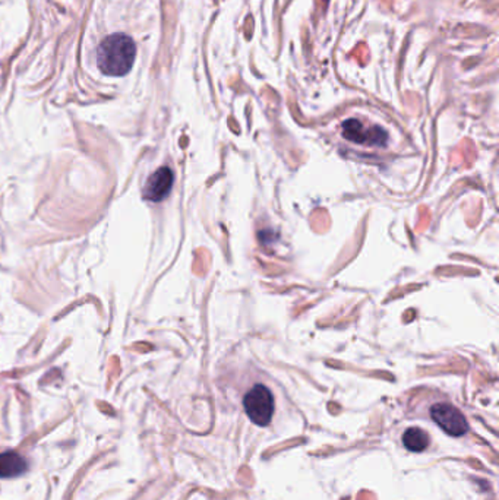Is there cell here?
<instances>
[{
  "instance_id": "1",
  "label": "cell",
  "mask_w": 499,
  "mask_h": 500,
  "mask_svg": "<svg viewBox=\"0 0 499 500\" xmlns=\"http://www.w3.org/2000/svg\"><path fill=\"white\" fill-rule=\"evenodd\" d=\"M136 45L125 34L106 37L97 49V66L104 75L124 77L133 66Z\"/></svg>"
},
{
  "instance_id": "2",
  "label": "cell",
  "mask_w": 499,
  "mask_h": 500,
  "mask_svg": "<svg viewBox=\"0 0 499 500\" xmlns=\"http://www.w3.org/2000/svg\"><path fill=\"white\" fill-rule=\"evenodd\" d=\"M248 417L256 426H267L274 414V396L264 385H255L243 398Z\"/></svg>"
},
{
  "instance_id": "3",
  "label": "cell",
  "mask_w": 499,
  "mask_h": 500,
  "mask_svg": "<svg viewBox=\"0 0 499 500\" xmlns=\"http://www.w3.org/2000/svg\"><path fill=\"white\" fill-rule=\"evenodd\" d=\"M431 416L434 421L449 436L459 438L466 435L468 430L466 417L461 414L460 410H457L454 406H451V404H435L431 409Z\"/></svg>"
},
{
  "instance_id": "4",
  "label": "cell",
  "mask_w": 499,
  "mask_h": 500,
  "mask_svg": "<svg viewBox=\"0 0 499 500\" xmlns=\"http://www.w3.org/2000/svg\"><path fill=\"white\" fill-rule=\"evenodd\" d=\"M343 136L354 144L372 147H384L388 140V135L383 128L372 126L366 129L358 118H349L343 123Z\"/></svg>"
},
{
  "instance_id": "5",
  "label": "cell",
  "mask_w": 499,
  "mask_h": 500,
  "mask_svg": "<svg viewBox=\"0 0 499 500\" xmlns=\"http://www.w3.org/2000/svg\"><path fill=\"white\" fill-rule=\"evenodd\" d=\"M175 174L169 167H160V169L150 176L144 187V199L150 202H161L168 198L173 187Z\"/></svg>"
},
{
  "instance_id": "6",
  "label": "cell",
  "mask_w": 499,
  "mask_h": 500,
  "mask_svg": "<svg viewBox=\"0 0 499 500\" xmlns=\"http://www.w3.org/2000/svg\"><path fill=\"white\" fill-rule=\"evenodd\" d=\"M28 468L27 460L18 452L6 450L0 454V479H13L23 474Z\"/></svg>"
},
{
  "instance_id": "7",
  "label": "cell",
  "mask_w": 499,
  "mask_h": 500,
  "mask_svg": "<svg viewBox=\"0 0 499 500\" xmlns=\"http://www.w3.org/2000/svg\"><path fill=\"white\" fill-rule=\"evenodd\" d=\"M402 445L412 452H422L429 445V438L417 427H410L402 435Z\"/></svg>"
}]
</instances>
